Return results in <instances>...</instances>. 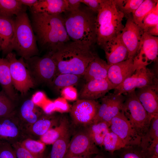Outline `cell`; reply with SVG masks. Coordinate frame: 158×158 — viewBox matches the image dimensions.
Returning <instances> with one entry per match:
<instances>
[{
  "instance_id": "1",
  "label": "cell",
  "mask_w": 158,
  "mask_h": 158,
  "mask_svg": "<svg viewBox=\"0 0 158 158\" xmlns=\"http://www.w3.org/2000/svg\"><path fill=\"white\" fill-rule=\"evenodd\" d=\"M31 24L37 42L42 49L54 52L70 39L66 31L64 18L31 11Z\"/></svg>"
},
{
  "instance_id": "2",
  "label": "cell",
  "mask_w": 158,
  "mask_h": 158,
  "mask_svg": "<svg viewBox=\"0 0 158 158\" xmlns=\"http://www.w3.org/2000/svg\"><path fill=\"white\" fill-rule=\"evenodd\" d=\"M57 66L56 75L70 73L83 76L89 63L97 54L94 47L69 41L51 52Z\"/></svg>"
},
{
  "instance_id": "3",
  "label": "cell",
  "mask_w": 158,
  "mask_h": 158,
  "mask_svg": "<svg viewBox=\"0 0 158 158\" xmlns=\"http://www.w3.org/2000/svg\"><path fill=\"white\" fill-rule=\"evenodd\" d=\"M64 18L65 28L72 41L94 47L96 43V16L88 8H80L67 12Z\"/></svg>"
},
{
  "instance_id": "4",
  "label": "cell",
  "mask_w": 158,
  "mask_h": 158,
  "mask_svg": "<svg viewBox=\"0 0 158 158\" xmlns=\"http://www.w3.org/2000/svg\"><path fill=\"white\" fill-rule=\"evenodd\" d=\"M125 16L118 9L115 0H103L95 20L96 43L102 47L120 33L124 27Z\"/></svg>"
},
{
  "instance_id": "5",
  "label": "cell",
  "mask_w": 158,
  "mask_h": 158,
  "mask_svg": "<svg viewBox=\"0 0 158 158\" xmlns=\"http://www.w3.org/2000/svg\"><path fill=\"white\" fill-rule=\"evenodd\" d=\"M14 24L12 50L25 60L38 55L36 39L25 10L16 16Z\"/></svg>"
},
{
  "instance_id": "6",
  "label": "cell",
  "mask_w": 158,
  "mask_h": 158,
  "mask_svg": "<svg viewBox=\"0 0 158 158\" xmlns=\"http://www.w3.org/2000/svg\"><path fill=\"white\" fill-rule=\"evenodd\" d=\"M122 111L132 127L141 138L147 133L151 119L138 99L135 90L125 94Z\"/></svg>"
},
{
  "instance_id": "7",
  "label": "cell",
  "mask_w": 158,
  "mask_h": 158,
  "mask_svg": "<svg viewBox=\"0 0 158 158\" xmlns=\"http://www.w3.org/2000/svg\"><path fill=\"white\" fill-rule=\"evenodd\" d=\"M25 60L27 67L36 84L50 85L57 73L56 64L51 52L41 57L35 56Z\"/></svg>"
},
{
  "instance_id": "8",
  "label": "cell",
  "mask_w": 158,
  "mask_h": 158,
  "mask_svg": "<svg viewBox=\"0 0 158 158\" xmlns=\"http://www.w3.org/2000/svg\"><path fill=\"white\" fill-rule=\"evenodd\" d=\"M8 61L13 85L22 95L26 94L36 83L27 67L24 59H19L16 54L11 52L7 54L5 58Z\"/></svg>"
},
{
  "instance_id": "9",
  "label": "cell",
  "mask_w": 158,
  "mask_h": 158,
  "mask_svg": "<svg viewBox=\"0 0 158 158\" xmlns=\"http://www.w3.org/2000/svg\"><path fill=\"white\" fill-rule=\"evenodd\" d=\"M155 85H158V79L155 73L146 66H142L116 87L114 93L125 94L137 89Z\"/></svg>"
},
{
  "instance_id": "10",
  "label": "cell",
  "mask_w": 158,
  "mask_h": 158,
  "mask_svg": "<svg viewBox=\"0 0 158 158\" xmlns=\"http://www.w3.org/2000/svg\"><path fill=\"white\" fill-rule=\"evenodd\" d=\"M100 105L96 100H77L73 104L70 111L73 125L83 128L92 123Z\"/></svg>"
},
{
  "instance_id": "11",
  "label": "cell",
  "mask_w": 158,
  "mask_h": 158,
  "mask_svg": "<svg viewBox=\"0 0 158 158\" xmlns=\"http://www.w3.org/2000/svg\"><path fill=\"white\" fill-rule=\"evenodd\" d=\"M110 129L123 141L126 147L140 146L141 137L132 127L122 110L111 121Z\"/></svg>"
},
{
  "instance_id": "12",
  "label": "cell",
  "mask_w": 158,
  "mask_h": 158,
  "mask_svg": "<svg viewBox=\"0 0 158 158\" xmlns=\"http://www.w3.org/2000/svg\"><path fill=\"white\" fill-rule=\"evenodd\" d=\"M101 99V103L92 123L105 121L110 123L122 110L125 95L109 93Z\"/></svg>"
},
{
  "instance_id": "13",
  "label": "cell",
  "mask_w": 158,
  "mask_h": 158,
  "mask_svg": "<svg viewBox=\"0 0 158 158\" xmlns=\"http://www.w3.org/2000/svg\"><path fill=\"white\" fill-rule=\"evenodd\" d=\"M83 128L77 132L70 140L65 157L74 155L90 157L92 155L98 153L97 146Z\"/></svg>"
},
{
  "instance_id": "14",
  "label": "cell",
  "mask_w": 158,
  "mask_h": 158,
  "mask_svg": "<svg viewBox=\"0 0 158 158\" xmlns=\"http://www.w3.org/2000/svg\"><path fill=\"white\" fill-rule=\"evenodd\" d=\"M127 17L126 24L120 33V36L128 50V59H130L133 58L135 56L144 32L135 23L131 14Z\"/></svg>"
},
{
  "instance_id": "15",
  "label": "cell",
  "mask_w": 158,
  "mask_h": 158,
  "mask_svg": "<svg viewBox=\"0 0 158 158\" xmlns=\"http://www.w3.org/2000/svg\"><path fill=\"white\" fill-rule=\"evenodd\" d=\"M142 66H144L134 58L128 59L110 65L108 71L107 78L115 88L131 76L138 68Z\"/></svg>"
},
{
  "instance_id": "16",
  "label": "cell",
  "mask_w": 158,
  "mask_h": 158,
  "mask_svg": "<svg viewBox=\"0 0 158 158\" xmlns=\"http://www.w3.org/2000/svg\"><path fill=\"white\" fill-rule=\"evenodd\" d=\"M158 37L144 32L137 53L134 58L142 65H147L157 59Z\"/></svg>"
},
{
  "instance_id": "17",
  "label": "cell",
  "mask_w": 158,
  "mask_h": 158,
  "mask_svg": "<svg viewBox=\"0 0 158 158\" xmlns=\"http://www.w3.org/2000/svg\"><path fill=\"white\" fill-rule=\"evenodd\" d=\"M114 86L108 78L94 80L87 82L82 87L78 95V99L96 100L105 96Z\"/></svg>"
},
{
  "instance_id": "18",
  "label": "cell",
  "mask_w": 158,
  "mask_h": 158,
  "mask_svg": "<svg viewBox=\"0 0 158 158\" xmlns=\"http://www.w3.org/2000/svg\"><path fill=\"white\" fill-rule=\"evenodd\" d=\"M158 87L148 86L135 90L138 99L151 119L158 116Z\"/></svg>"
},
{
  "instance_id": "19",
  "label": "cell",
  "mask_w": 158,
  "mask_h": 158,
  "mask_svg": "<svg viewBox=\"0 0 158 158\" xmlns=\"http://www.w3.org/2000/svg\"><path fill=\"white\" fill-rule=\"evenodd\" d=\"M120 33L102 47L107 62L110 66L124 61L128 58V50L121 39Z\"/></svg>"
},
{
  "instance_id": "20",
  "label": "cell",
  "mask_w": 158,
  "mask_h": 158,
  "mask_svg": "<svg viewBox=\"0 0 158 158\" xmlns=\"http://www.w3.org/2000/svg\"><path fill=\"white\" fill-rule=\"evenodd\" d=\"M14 29V19L0 14V43L4 54L12 52Z\"/></svg>"
},
{
  "instance_id": "21",
  "label": "cell",
  "mask_w": 158,
  "mask_h": 158,
  "mask_svg": "<svg viewBox=\"0 0 158 158\" xmlns=\"http://www.w3.org/2000/svg\"><path fill=\"white\" fill-rule=\"evenodd\" d=\"M30 9L31 11L35 13L61 15L68 11L67 0H38Z\"/></svg>"
},
{
  "instance_id": "22",
  "label": "cell",
  "mask_w": 158,
  "mask_h": 158,
  "mask_svg": "<svg viewBox=\"0 0 158 158\" xmlns=\"http://www.w3.org/2000/svg\"><path fill=\"white\" fill-rule=\"evenodd\" d=\"M110 65L97 54L88 64L83 75L87 82L94 80L107 78Z\"/></svg>"
},
{
  "instance_id": "23",
  "label": "cell",
  "mask_w": 158,
  "mask_h": 158,
  "mask_svg": "<svg viewBox=\"0 0 158 158\" xmlns=\"http://www.w3.org/2000/svg\"><path fill=\"white\" fill-rule=\"evenodd\" d=\"M15 112L9 115L0 117V139L17 138L20 135V126L17 121Z\"/></svg>"
},
{
  "instance_id": "24",
  "label": "cell",
  "mask_w": 158,
  "mask_h": 158,
  "mask_svg": "<svg viewBox=\"0 0 158 158\" xmlns=\"http://www.w3.org/2000/svg\"><path fill=\"white\" fill-rule=\"evenodd\" d=\"M0 84L2 90L13 101L18 98L13 85L9 63L5 58L0 57Z\"/></svg>"
},
{
  "instance_id": "25",
  "label": "cell",
  "mask_w": 158,
  "mask_h": 158,
  "mask_svg": "<svg viewBox=\"0 0 158 158\" xmlns=\"http://www.w3.org/2000/svg\"><path fill=\"white\" fill-rule=\"evenodd\" d=\"M83 128L96 145L102 147L104 138L110 130V123L105 121L92 123Z\"/></svg>"
},
{
  "instance_id": "26",
  "label": "cell",
  "mask_w": 158,
  "mask_h": 158,
  "mask_svg": "<svg viewBox=\"0 0 158 158\" xmlns=\"http://www.w3.org/2000/svg\"><path fill=\"white\" fill-rule=\"evenodd\" d=\"M62 116L59 115H43L31 125V130L36 135L41 136L53 126H58Z\"/></svg>"
},
{
  "instance_id": "27",
  "label": "cell",
  "mask_w": 158,
  "mask_h": 158,
  "mask_svg": "<svg viewBox=\"0 0 158 158\" xmlns=\"http://www.w3.org/2000/svg\"><path fill=\"white\" fill-rule=\"evenodd\" d=\"M68 119L62 116L59 124L51 128L40 136L41 141L44 144H53L67 130L70 129Z\"/></svg>"
},
{
  "instance_id": "28",
  "label": "cell",
  "mask_w": 158,
  "mask_h": 158,
  "mask_svg": "<svg viewBox=\"0 0 158 158\" xmlns=\"http://www.w3.org/2000/svg\"><path fill=\"white\" fill-rule=\"evenodd\" d=\"M70 129L53 144L50 152L46 158H64L70 140Z\"/></svg>"
},
{
  "instance_id": "29",
  "label": "cell",
  "mask_w": 158,
  "mask_h": 158,
  "mask_svg": "<svg viewBox=\"0 0 158 158\" xmlns=\"http://www.w3.org/2000/svg\"><path fill=\"white\" fill-rule=\"evenodd\" d=\"M36 106L31 99H28L23 102L20 109V115L22 118L31 125L39 118L41 115Z\"/></svg>"
},
{
  "instance_id": "30",
  "label": "cell",
  "mask_w": 158,
  "mask_h": 158,
  "mask_svg": "<svg viewBox=\"0 0 158 158\" xmlns=\"http://www.w3.org/2000/svg\"><path fill=\"white\" fill-rule=\"evenodd\" d=\"M157 142H158V116L152 119L148 131L141 138L140 147L142 152L144 153L152 143Z\"/></svg>"
},
{
  "instance_id": "31",
  "label": "cell",
  "mask_w": 158,
  "mask_h": 158,
  "mask_svg": "<svg viewBox=\"0 0 158 158\" xmlns=\"http://www.w3.org/2000/svg\"><path fill=\"white\" fill-rule=\"evenodd\" d=\"M81 76L70 73L59 74L55 76L50 85L58 91L65 87L76 85Z\"/></svg>"
},
{
  "instance_id": "32",
  "label": "cell",
  "mask_w": 158,
  "mask_h": 158,
  "mask_svg": "<svg viewBox=\"0 0 158 158\" xmlns=\"http://www.w3.org/2000/svg\"><path fill=\"white\" fill-rule=\"evenodd\" d=\"M158 3V0H144L138 8L132 13V18L135 23L141 28L145 17L154 8Z\"/></svg>"
},
{
  "instance_id": "33",
  "label": "cell",
  "mask_w": 158,
  "mask_h": 158,
  "mask_svg": "<svg viewBox=\"0 0 158 158\" xmlns=\"http://www.w3.org/2000/svg\"><path fill=\"white\" fill-rule=\"evenodd\" d=\"M19 0H0V14L13 17L25 10Z\"/></svg>"
},
{
  "instance_id": "34",
  "label": "cell",
  "mask_w": 158,
  "mask_h": 158,
  "mask_svg": "<svg viewBox=\"0 0 158 158\" xmlns=\"http://www.w3.org/2000/svg\"><path fill=\"white\" fill-rule=\"evenodd\" d=\"M102 146L106 151L112 153L116 150L126 147L123 141L110 130L104 138Z\"/></svg>"
},
{
  "instance_id": "35",
  "label": "cell",
  "mask_w": 158,
  "mask_h": 158,
  "mask_svg": "<svg viewBox=\"0 0 158 158\" xmlns=\"http://www.w3.org/2000/svg\"><path fill=\"white\" fill-rule=\"evenodd\" d=\"M119 10L125 16L130 14L136 10L143 2V0H115Z\"/></svg>"
},
{
  "instance_id": "36",
  "label": "cell",
  "mask_w": 158,
  "mask_h": 158,
  "mask_svg": "<svg viewBox=\"0 0 158 158\" xmlns=\"http://www.w3.org/2000/svg\"><path fill=\"white\" fill-rule=\"evenodd\" d=\"M13 102L3 90L0 92V117L8 116L14 111Z\"/></svg>"
},
{
  "instance_id": "37",
  "label": "cell",
  "mask_w": 158,
  "mask_h": 158,
  "mask_svg": "<svg viewBox=\"0 0 158 158\" xmlns=\"http://www.w3.org/2000/svg\"><path fill=\"white\" fill-rule=\"evenodd\" d=\"M21 146L31 152L38 156H43L42 153L44 150V143L42 141L28 139L23 141Z\"/></svg>"
},
{
  "instance_id": "38",
  "label": "cell",
  "mask_w": 158,
  "mask_h": 158,
  "mask_svg": "<svg viewBox=\"0 0 158 158\" xmlns=\"http://www.w3.org/2000/svg\"><path fill=\"white\" fill-rule=\"evenodd\" d=\"M158 24V3L145 17L141 28L144 32L150 28Z\"/></svg>"
},
{
  "instance_id": "39",
  "label": "cell",
  "mask_w": 158,
  "mask_h": 158,
  "mask_svg": "<svg viewBox=\"0 0 158 158\" xmlns=\"http://www.w3.org/2000/svg\"><path fill=\"white\" fill-rule=\"evenodd\" d=\"M0 158H16L14 150L3 141H0Z\"/></svg>"
},
{
  "instance_id": "40",
  "label": "cell",
  "mask_w": 158,
  "mask_h": 158,
  "mask_svg": "<svg viewBox=\"0 0 158 158\" xmlns=\"http://www.w3.org/2000/svg\"><path fill=\"white\" fill-rule=\"evenodd\" d=\"M133 147L124 148L125 150L121 154L120 158H146L141 150L134 149Z\"/></svg>"
},
{
  "instance_id": "41",
  "label": "cell",
  "mask_w": 158,
  "mask_h": 158,
  "mask_svg": "<svg viewBox=\"0 0 158 158\" xmlns=\"http://www.w3.org/2000/svg\"><path fill=\"white\" fill-rule=\"evenodd\" d=\"M16 158H43V156L36 155L19 145L14 150Z\"/></svg>"
},
{
  "instance_id": "42",
  "label": "cell",
  "mask_w": 158,
  "mask_h": 158,
  "mask_svg": "<svg viewBox=\"0 0 158 158\" xmlns=\"http://www.w3.org/2000/svg\"><path fill=\"white\" fill-rule=\"evenodd\" d=\"M103 0H80L81 3L85 4L87 7L95 13L100 9Z\"/></svg>"
},
{
  "instance_id": "43",
  "label": "cell",
  "mask_w": 158,
  "mask_h": 158,
  "mask_svg": "<svg viewBox=\"0 0 158 158\" xmlns=\"http://www.w3.org/2000/svg\"><path fill=\"white\" fill-rule=\"evenodd\" d=\"M61 94L64 98L70 100H74L77 97V91L73 86L63 88L62 90Z\"/></svg>"
},
{
  "instance_id": "44",
  "label": "cell",
  "mask_w": 158,
  "mask_h": 158,
  "mask_svg": "<svg viewBox=\"0 0 158 158\" xmlns=\"http://www.w3.org/2000/svg\"><path fill=\"white\" fill-rule=\"evenodd\" d=\"M54 102L56 110L61 112L67 111L69 109V106L63 98H59Z\"/></svg>"
},
{
  "instance_id": "45",
  "label": "cell",
  "mask_w": 158,
  "mask_h": 158,
  "mask_svg": "<svg viewBox=\"0 0 158 158\" xmlns=\"http://www.w3.org/2000/svg\"><path fill=\"white\" fill-rule=\"evenodd\" d=\"M45 99L44 94L42 92H38L32 96L31 99L34 104L36 106H42L43 102Z\"/></svg>"
},
{
  "instance_id": "46",
  "label": "cell",
  "mask_w": 158,
  "mask_h": 158,
  "mask_svg": "<svg viewBox=\"0 0 158 158\" xmlns=\"http://www.w3.org/2000/svg\"><path fill=\"white\" fill-rule=\"evenodd\" d=\"M67 1L68 6L67 12L75 11L78 10L80 7L81 4L80 0H67Z\"/></svg>"
},
{
  "instance_id": "47",
  "label": "cell",
  "mask_w": 158,
  "mask_h": 158,
  "mask_svg": "<svg viewBox=\"0 0 158 158\" xmlns=\"http://www.w3.org/2000/svg\"><path fill=\"white\" fill-rule=\"evenodd\" d=\"M44 111L47 114H50L56 110L54 102H50L43 106Z\"/></svg>"
},
{
  "instance_id": "48",
  "label": "cell",
  "mask_w": 158,
  "mask_h": 158,
  "mask_svg": "<svg viewBox=\"0 0 158 158\" xmlns=\"http://www.w3.org/2000/svg\"><path fill=\"white\" fill-rule=\"evenodd\" d=\"M148 34L154 36L158 35V24L149 28L146 32Z\"/></svg>"
},
{
  "instance_id": "49",
  "label": "cell",
  "mask_w": 158,
  "mask_h": 158,
  "mask_svg": "<svg viewBox=\"0 0 158 158\" xmlns=\"http://www.w3.org/2000/svg\"><path fill=\"white\" fill-rule=\"evenodd\" d=\"M23 5L28 6L31 8L38 1V0H19Z\"/></svg>"
},
{
  "instance_id": "50",
  "label": "cell",
  "mask_w": 158,
  "mask_h": 158,
  "mask_svg": "<svg viewBox=\"0 0 158 158\" xmlns=\"http://www.w3.org/2000/svg\"><path fill=\"white\" fill-rule=\"evenodd\" d=\"M64 158H90V157H86L74 155H69L65 157Z\"/></svg>"
},
{
  "instance_id": "51",
  "label": "cell",
  "mask_w": 158,
  "mask_h": 158,
  "mask_svg": "<svg viewBox=\"0 0 158 158\" xmlns=\"http://www.w3.org/2000/svg\"><path fill=\"white\" fill-rule=\"evenodd\" d=\"M93 158H105L104 157L99 155H97Z\"/></svg>"
},
{
  "instance_id": "52",
  "label": "cell",
  "mask_w": 158,
  "mask_h": 158,
  "mask_svg": "<svg viewBox=\"0 0 158 158\" xmlns=\"http://www.w3.org/2000/svg\"><path fill=\"white\" fill-rule=\"evenodd\" d=\"M147 158H158V156L154 155V156L149 157Z\"/></svg>"
},
{
  "instance_id": "53",
  "label": "cell",
  "mask_w": 158,
  "mask_h": 158,
  "mask_svg": "<svg viewBox=\"0 0 158 158\" xmlns=\"http://www.w3.org/2000/svg\"><path fill=\"white\" fill-rule=\"evenodd\" d=\"M1 50V44L0 43V51Z\"/></svg>"
}]
</instances>
